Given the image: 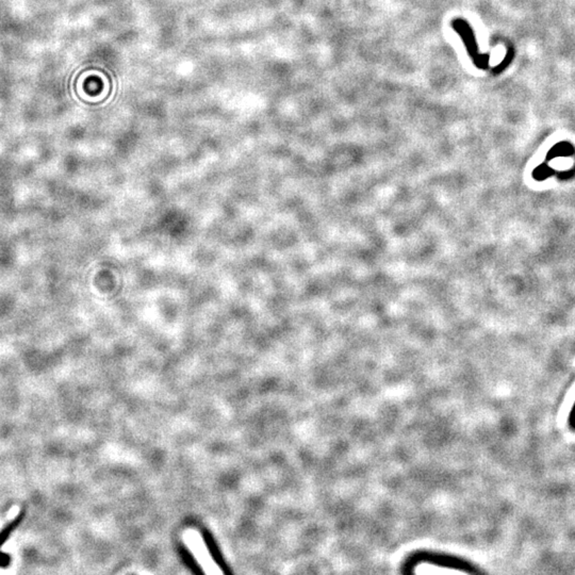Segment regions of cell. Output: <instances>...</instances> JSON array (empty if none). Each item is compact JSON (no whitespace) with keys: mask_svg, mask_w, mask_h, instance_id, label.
<instances>
[{"mask_svg":"<svg viewBox=\"0 0 575 575\" xmlns=\"http://www.w3.org/2000/svg\"><path fill=\"white\" fill-rule=\"evenodd\" d=\"M568 423L570 428L575 431V402L570 413H569Z\"/></svg>","mask_w":575,"mask_h":575,"instance_id":"obj_2","label":"cell"},{"mask_svg":"<svg viewBox=\"0 0 575 575\" xmlns=\"http://www.w3.org/2000/svg\"><path fill=\"white\" fill-rule=\"evenodd\" d=\"M184 543L189 547V551L193 555L198 565L203 568L206 573L215 574V573H222L217 561L210 554L207 543H205L203 536L196 530H186L184 533Z\"/></svg>","mask_w":575,"mask_h":575,"instance_id":"obj_1","label":"cell"}]
</instances>
